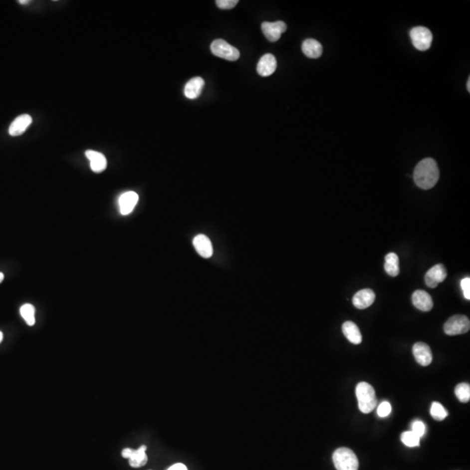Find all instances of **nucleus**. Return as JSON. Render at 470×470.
<instances>
[{"instance_id":"f257e3e1","label":"nucleus","mask_w":470,"mask_h":470,"mask_svg":"<svg viewBox=\"0 0 470 470\" xmlns=\"http://www.w3.org/2000/svg\"><path fill=\"white\" fill-rule=\"evenodd\" d=\"M440 172L437 163L431 158L422 160L414 172V181L418 188L429 190L439 181Z\"/></svg>"},{"instance_id":"f03ea898","label":"nucleus","mask_w":470,"mask_h":470,"mask_svg":"<svg viewBox=\"0 0 470 470\" xmlns=\"http://www.w3.org/2000/svg\"><path fill=\"white\" fill-rule=\"evenodd\" d=\"M355 394L361 412L369 414L375 410L377 405V398L374 388L368 382H361L356 386Z\"/></svg>"},{"instance_id":"7ed1b4c3","label":"nucleus","mask_w":470,"mask_h":470,"mask_svg":"<svg viewBox=\"0 0 470 470\" xmlns=\"http://www.w3.org/2000/svg\"><path fill=\"white\" fill-rule=\"evenodd\" d=\"M333 463L337 470H358L359 461L356 455L348 448H340L333 454Z\"/></svg>"},{"instance_id":"20e7f679","label":"nucleus","mask_w":470,"mask_h":470,"mask_svg":"<svg viewBox=\"0 0 470 470\" xmlns=\"http://www.w3.org/2000/svg\"><path fill=\"white\" fill-rule=\"evenodd\" d=\"M213 54L229 61H235L239 58V51L237 48L229 44L223 39H215L211 44Z\"/></svg>"},{"instance_id":"39448f33","label":"nucleus","mask_w":470,"mask_h":470,"mask_svg":"<svg viewBox=\"0 0 470 470\" xmlns=\"http://www.w3.org/2000/svg\"><path fill=\"white\" fill-rule=\"evenodd\" d=\"M414 46L419 51H427L432 44V32L426 27L416 26L409 32Z\"/></svg>"},{"instance_id":"423d86ee","label":"nucleus","mask_w":470,"mask_h":470,"mask_svg":"<svg viewBox=\"0 0 470 470\" xmlns=\"http://www.w3.org/2000/svg\"><path fill=\"white\" fill-rule=\"evenodd\" d=\"M470 329V321L465 315H455L450 317L444 324V332L448 335H458L466 334Z\"/></svg>"},{"instance_id":"0eeeda50","label":"nucleus","mask_w":470,"mask_h":470,"mask_svg":"<svg viewBox=\"0 0 470 470\" xmlns=\"http://www.w3.org/2000/svg\"><path fill=\"white\" fill-rule=\"evenodd\" d=\"M146 451H147L146 445H142L136 450L127 448L123 450L122 457L129 459V464L131 467L140 468L147 464V456Z\"/></svg>"},{"instance_id":"6e6552de","label":"nucleus","mask_w":470,"mask_h":470,"mask_svg":"<svg viewBox=\"0 0 470 470\" xmlns=\"http://www.w3.org/2000/svg\"><path fill=\"white\" fill-rule=\"evenodd\" d=\"M263 34L265 35L270 42H276L280 38V36L286 31V24L282 21L277 22H264L261 24Z\"/></svg>"},{"instance_id":"1a4fd4ad","label":"nucleus","mask_w":470,"mask_h":470,"mask_svg":"<svg viewBox=\"0 0 470 470\" xmlns=\"http://www.w3.org/2000/svg\"><path fill=\"white\" fill-rule=\"evenodd\" d=\"M447 275H448V273L444 265L437 264L427 272L425 274V282L429 287L435 288L439 285V283L445 280Z\"/></svg>"},{"instance_id":"9d476101","label":"nucleus","mask_w":470,"mask_h":470,"mask_svg":"<svg viewBox=\"0 0 470 470\" xmlns=\"http://www.w3.org/2000/svg\"><path fill=\"white\" fill-rule=\"evenodd\" d=\"M413 354L417 363L427 367L432 362L433 355L430 346L424 342H417L413 347Z\"/></svg>"},{"instance_id":"9b49d317","label":"nucleus","mask_w":470,"mask_h":470,"mask_svg":"<svg viewBox=\"0 0 470 470\" xmlns=\"http://www.w3.org/2000/svg\"><path fill=\"white\" fill-rule=\"evenodd\" d=\"M139 201V195L135 192L129 191L124 193L119 199V207L120 214L128 215L133 211Z\"/></svg>"},{"instance_id":"f8f14e48","label":"nucleus","mask_w":470,"mask_h":470,"mask_svg":"<svg viewBox=\"0 0 470 470\" xmlns=\"http://www.w3.org/2000/svg\"><path fill=\"white\" fill-rule=\"evenodd\" d=\"M32 123V118L29 114H22L14 119L9 126V134L10 136H19L26 131Z\"/></svg>"},{"instance_id":"ddd939ff","label":"nucleus","mask_w":470,"mask_h":470,"mask_svg":"<svg viewBox=\"0 0 470 470\" xmlns=\"http://www.w3.org/2000/svg\"><path fill=\"white\" fill-rule=\"evenodd\" d=\"M375 300V293L372 289H362L355 293L353 304L358 309H365L370 307Z\"/></svg>"},{"instance_id":"4468645a","label":"nucleus","mask_w":470,"mask_h":470,"mask_svg":"<svg viewBox=\"0 0 470 470\" xmlns=\"http://www.w3.org/2000/svg\"><path fill=\"white\" fill-rule=\"evenodd\" d=\"M412 301L414 306L423 312H429L434 307L432 297L423 290H416L413 293Z\"/></svg>"},{"instance_id":"2eb2a0df","label":"nucleus","mask_w":470,"mask_h":470,"mask_svg":"<svg viewBox=\"0 0 470 470\" xmlns=\"http://www.w3.org/2000/svg\"><path fill=\"white\" fill-rule=\"evenodd\" d=\"M277 68V61L273 54L267 53L259 59L257 65V72L262 77L272 75Z\"/></svg>"},{"instance_id":"dca6fc26","label":"nucleus","mask_w":470,"mask_h":470,"mask_svg":"<svg viewBox=\"0 0 470 470\" xmlns=\"http://www.w3.org/2000/svg\"><path fill=\"white\" fill-rule=\"evenodd\" d=\"M194 245L198 253L206 259L210 258L213 255V245H212L211 240L209 239L208 236L204 235H199L194 238Z\"/></svg>"},{"instance_id":"f3484780","label":"nucleus","mask_w":470,"mask_h":470,"mask_svg":"<svg viewBox=\"0 0 470 470\" xmlns=\"http://www.w3.org/2000/svg\"><path fill=\"white\" fill-rule=\"evenodd\" d=\"M85 156L90 161L91 169L94 173H101L106 169L107 161L104 154L97 151L87 150L85 152Z\"/></svg>"},{"instance_id":"a211bd4d","label":"nucleus","mask_w":470,"mask_h":470,"mask_svg":"<svg viewBox=\"0 0 470 470\" xmlns=\"http://www.w3.org/2000/svg\"><path fill=\"white\" fill-rule=\"evenodd\" d=\"M204 85V79L201 77L192 78L185 86V96L189 99H196L201 95Z\"/></svg>"},{"instance_id":"6ab92c4d","label":"nucleus","mask_w":470,"mask_h":470,"mask_svg":"<svg viewBox=\"0 0 470 470\" xmlns=\"http://www.w3.org/2000/svg\"><path fill=\"white\" fill-rule=\"evenodd\" d=\"M301 49L304 54L309 58H320L323 51V48L320 42L313 38H307L304 41Z\"/></svg>"},{"instance_id":"aec40b11","label":"nucleus","mask_w":470,"mask_h":470,"mask_svg":"<svg viewBox=\"0 0 470 470\" xmlns=\"http://www.w3.org/2000/svg\"><path fill=\"white\" fill-rule=\"evenodd\" d=\"M342 331L346 338L353 344H361L362 341L361 331L356 324L352 321H346L342 325Z\"/></svg>"},{"instance_id":"412c9836","label":"nucleus","mask_w":470,"mask_h":470,"mask_svg":"<svg viewBox=\"0 0 470 470\" xmlns=\"http://www.w3.org/2000/svg\"><path fill=\"white\" fill-rule=\"evenodd\" d=\"M384 267H385L386 272L392 277L398 275L400 273L398 255L395 252H390L389 254H387Z\"/></svg>"},{"instance_id":"4be33fe9","label":"nucleus","mask_w":470,"mask_h":470,"mask_svg":"<svg viewBox=\"0 0 470 470\" xmlns=\"http://www.w3.org/2000/svg\"><path fill=\"white\" fill-rule=\"evenodd\" d=\"M20 314L22 318L29 326H33L35 324V307L31 304H24L20 307Z\"/></svg>"},{"instance_id":"5701e85b","label":"nucleus","mask_w":470,"mask_h":470,"mask_svg":"<svg viewBox=\"0 0 470 470\" xmlns=\"http://www.w3.org/2000/svg\"><path fill=\"white\" fill-rule=\"evenodd\" d=\"M455 393L457 398L461 402L467 403L470 400V385L469 383L464 382L457 386L455 389Z\"/></svg>"},{"instance_id":"b1692460","label":"nucleus","mask_w":470,"mask_h":470,"mask_svg":"<svg viewBox=\"0 0 470 470\" xmlns=\"http://www.w3.org/2000/svg\"><path fill=\"white\" fill-rule=\"evenodd\" d=\"M430 415L436 421H443L448 416V412L441 403L435 402H433L432 406H431Z\"/></svg>"},{"instance_id":"393cba45","label":"nucleus","mask_w":470,"mask_h":470,"mask_svg":"<svg viewBox=\"0 0 470 470\" xmlns=\"http://www.w3.org/2000/svg\"><path fill=\"white\" fill-rule=\"evenodd\" d=\"M401 440L402 443L406 446L414 448V447L419 446L421 438L419 436H416V434L412 431H406L402 433Z\"/></svg>"},{"instance_id":"a878e982","label":"nucleus","mask_w":470,"mask_h":470,"mask_svg":"<svg viewBox=\"0 0 470 470\" xmlns=\"http://www.w3.org/2000/svg\"><path fill=\"white\" fill-rule=\"evenodd\" d=\"M411 431L415 433L416 436H419L420 438H422L426 433V425L422 421L417 420V421H415L412 423V430Z\"/></svg>"},{"instance_id":"bb28decb","label":"nucleus","mask_w":470,"mask_h":470,"mask_svg":"<svg viewBox=\"0 0 470 470\" xmlns=\"http://www.w3.org/2000/svg\"><path fill=\"white\" fill-rule=\"evenodd\" d=\"M391 411V404L389 402H382L377 408V415L382 418L389 416Z\"/></svg>"},{"instance_id":"cd10ccee","label":"nucleus","mask_w":470,"mask_h":470,"mask_svg":"<svg viewBox=\"0 0 470 470\" xmlns=\"http://www.w3.org/2000/svg\"><path fill=\"white\" fill-rule=\"evenodd\" d=\"M238 3V0H217L216 1L217 6L223 10H231L233 8H235Z\"/></svg>"},{"instance_id":"c85d7f7f","label":"nucleus","mask_w":470,"mask_h":470,"mask_svg":"<svg viewBox=\"0 0 470 470\" xmlns=\"http://www.w3.org/2000/svg\"><path fill=\"white\" fill-rule=\"evenodd\" d=\"M461 286H462V289L464 291V297L465 299H467L468 300H470V277H466L464 279H462L461 281Z\"/></svg>"},{"instance_id":"c756f323","label":"nucleus","mask_w":470,"mask_h":470,"mask_svg":"<svg viewBox=\"0 0 470 470\" xmlns=\"http://www.w3.org/2000/svg\"><path fill=\"white\" fill-rule=\"evenodd\" d=\"M167 470H188V468L183 464H176L171 466Z\"/></svg>"},{"instance_id":"7c9ffc66","label":"nucleus","mask_w":470,"mask_h":470,"mask_svg":"<svg viewBox=\"0 0 470 470\" xmlns=\"http://www.w3.org/2000/svg\"><path fill=\"white\" fill-rule=\"evenodd\" d=\"M18 3H21V4H25V3H29V1L28 0H20V1H18Z\"/></svg>"},{"instance_id":"2f4dec72","label":"nucleus","mask_w":470,"mask_h":470,"mask_svg":"<svg viewBox=\"0 0 470 470\" xmlns=\"http://www.w3.org/2000/svg\"><path fill=\"white\" fill-rule=\"evenodd\" d=\"M3 279H4V275H3V273H0V283L3 281Z\"/></svg>"},{"instance_id":"473e14b6","label":"nucleus","mask_w":470,"mask_h":470,"mask_svg":"<svg viewBox=\"0 0 470 470\" xmlns=\"http://www.w3.org/2000/svg\"><path fill=\"white\" fill-rule=\"evenodd\" d=\"M467 89L468 91L470 92V78H469V80H468Z\"/></svg>"},{"instance_id":"72a5a7b5","label":"nucleus","mask_w":470,"mask_h":470,"mask_svg":"<svg viewBox=\"0 0 470 470\" xmlns=\"http://www.w3.org/2000/svg\"><path fill=\"white\" fill-rule=\"evenodd\" d=\"M2 340H3V334H2V332H0V342L2 341Z\"/></svg>"}]
</instances>
